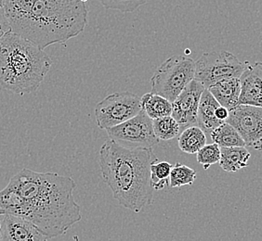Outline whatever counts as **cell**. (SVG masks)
I'll list each match as a JSON object with an SVG mask.
<instances>
[{
    "instance_id": "cell-1",
    "label": "cell",
    "mask_w": 262,
    "mask_h": 241,
    "mask_svg": "<svg viewBox=\"0 0 262 241\" xmlns=\"http://www.w3.org/2000/svg\"><path fill=\"white\" fill-rule=\"evenodd\" d=\"M69 176L24 168L0 191V211L31 222L48 238L64 235L82 219Z\"/></svg>"
},
{
    "instance_id": "cell-2",
    "label": "cell",
    "mask_w": 262,
    "mask_h": 241,
    "mask_svg": "<svg viewBox=\"0 0 262 241\" xmlns=\"http://www.w3.org/2000/svg\"><path fill=\"white\" fill-rule=\"evenodd\" d=\"M158 160L152 148H127L113 139L101 146V176L121 206L135 213L154 201L151 166Z\"/></svg>"
},
{
    "instance_id": "cell-3",
    "label": "cell",
    "mask_w": 262,
    "mask_h": 241,
    "mask_svg": "<svg viewBox=\"0 0 262 241\" xmlns=\"http://www.w3.org/2000/svg\"><path fill=\"white\" fill-rule=\"evenodd\" d=\"M88 0H35L20 36L43 50L64 44L88 26Z\"/></svg>"
},
{
    "instance_id": "cell-4",
    "label": "cell",
    "mask_w": 262,
    "mask_h": 241,
    "mask_svg": "<svg viewBox=\"0 0 262 241\" xmlns=\"http://www.w3.org/2000/svg\"><path fill=\"white\" fill-rule=\"evenodd\" d=\"M52 65L50 56L14 33L0 41V86L17 95L39 88Z\"/></svg>"
},
{
    "instance_id": "cell-5",
    "label": "cell",
    "mask_w": 262,
    "mask_h": 241,
    "mask_svg": "<svg viewBox=\"0 0 262 241\" xmlns=\"http://www.w3.org/2000/svg\"><path fill=\"white\" fill-rule=\"evenodd\" d=\"M195 61L185 56H172L158 67L151 79V93L173 102L194 79Z\"/></svg>"
},
{
    "instance_id": "cell-6",
    "label": "cell",
    "mask_w": 262,
    "mask_h": 241,
    "mask_svg": "<svg viewBox=\"0 0 262 241\" xmlns=\"http://www.w3.org/2000/svg\"><path fill=\"white\" fill-rule=\"evenodd\" d=\"M247 64L228 51L205 53L195 62L194 79L206 89L228 78H240Z\"/></svg>"
},
{
    "instance_id": "cell-7",
    "label": "cell",
    "mask_w": 262,
    "mask_h": 241,
    "mask_svg": "<svg viewBox=\"0 0 262 241\" xmlns=\"http://www.w3.org/2000/svg\"><path fill=\"white\" fill-rule=\"evenodd\" d=\"M141 110V98L131 92H118L107 95L95 107L98 127L107 130L138 115Z\"/></svg>"
},
{
    "instance_id": "cell-8",
    "label": "cell",
    "mask_w": 262,
    "mask_h": 241,
    "mask_svg": "<svg viewBox=\"0 0 262 241\" xmlns=\"http://www.w3.org/2000/svg\"><path fill=\"white\" fill-rule=\"evenodd\" d=\"M110 139L126 143L131 148H152L159 143L152 127V120L141 110L138 115L119 126L106 130Z\"/></svg>"
},
{
    "instance_id": "cell-9",
    "label": "cell",
    "mask_w": 262,
    "mask_h": 241,
    "mask_svg": "<svg viewBox=\"0 0 262 241\" xmlns=\"http://www.w3.org/2000/svg\"><path fill=\"white\" fill-rule=\"evenodd\" d=\"M226 123L238 131L246 147L262 151V108L238 105L230 111Z\"/></svg>"
},
{
    "instance_id": "cell-10",
    "label": "cell",
    "mask_w": 262,
    "mask_h": 241,
    "mask_svg": "<svg viewBox=\"0 0 262 241\" xmlns=\"http://www.w3.org/2000/svg\"><path fill=\"white\" fill-rule=\"evenodd\" d=\"M205 89L201 83L193 79L172 102L171 116L182 127L196 124L198 107Z\"/></svg>"
},
{
    "instance_id": "cell-11",
    "label": "cell",
    "mask_w": 262,
    "mask_h": 241,
    "mask_svg": "<svg viewBox=\"0 0 262 241\" xmlns=\"http://www.w3.org/2000/svg\"><path fill=\"white\" fill-rule=\"evenodd\" d=\"M2 241H48V237L34 226L18 216L1 215Z\"/></svg>"
},
{
    "instance_id": "cell-12",
    "label": "cell",
    "mask_w": 262,
    "mask_h": 241,
    "mask_svg": "<svg viewBox=\"0 0 262 241\" xmlns=\"http://www.w3.org/2000/svg\"><path fill=\"white\" fill-rule=\"evenodd\" d=\"M239 105L262 108V62L247 64L242 76Z\"/></svg>"
},
{
    "instance_id": "cell-13",
    "label": "cell",
    "mask_w": 262,
    "mask_h": 241,
    "mask_svg": "<svg viewBox=\"0 0 262 241\" xmlns=\"http://www.w3.org/2000/svg\"><path fill=\"white\" fill-rule=\"evenodd\" d=\"M208 91L216 99L220 105L226 108L229 111L239 105L241 94L240 78H228L210 86Z\"/></svg>"
},
{
    "instance_id": "cell-14",
    "label": "cell",
    "mask_w": 262,
    "mask_h": 241,
    "mask_svg": "<svg viewBox=\"0 0 262 241\" xmlns=\"http://www.w3.org/2000/svg\"><path fill=\"white\" fill-rule=\"evenodd\" d=\"M35 2V0H5L3 9L12 33L20 35Z\"/></svg>"
},
{
    "instance_id": "cell-15",
    "label": "cell",
    "mask_w": 262,
    "mask_h": 241,
    "mask_svg": "<svg viewBox=\"0 0 262 241\" xmlns=\"http://www.w3.org/2000/svg\"><path fill=\"white\" fill-rule=\"evenodd\" d=\"M220 106L208 89H205L198 107L196 123L204 132L211 133L212 131L223 124V122L217 120L216 117V110Z\"/></svg>"
},
{
    "instance_id": "cell-16",
    "label": "cell",
    "mask_w": 262,
    "mask_h": 241,
    "mask_svg": "<svg viewBox=\"0 0 262 241\" xmlns=\"http://www.w3.org/2000/svg\"><path fill=\"white\" fill-rule=\"evenodd\" d=\"M220 166L228 173H235L247 167L251 157L247 147L221 148Z\"/></svg>"
},
{
    "instance_id": "cell-17",
    "label": "cell",
    "mask_w": 262,
    "mask_h": 241,
    "mask_svg": "<svg viewBox=\"0 0 262 241\" xmlns=\"http://www.w3.org/2000/svg\"><path fill=\"white\" fill-rule=\"evenodd\" d=\"M141 109L151 118L156 120L158 118L171 116L172 103L161 95L146 93L141 98Z\"/></svg>"
},
{
    "instance_id": "cell-18",
    "label": "cell",
    "mask_w": 262,
    "mask_h": 241,
    "mask_svg": "<svg viewBox=\"0 0 262 241\" xmlns=\"http://www.w3.org/2000/svg\"><path fill=\"white\" fill-rule=\"evenodd\" d=\"M178 144L183 152L195 154L207 145L206 133L199 126H189L178 136Z\"/></svg>"
},
{
    "instance_id": "cell-19",
    "label": "cell",
    "mask_w": 262,
    "mask_h": 241,
    "mask_svg": "<svg viewBox=\"0 0 262 241\" xmlns=\"http://www.w3.org/2000/svg\"><path fill=\"white\" fill-rule=\"evenodd\" d=\"M210 136L213 142L221 148L246 147V143L238 131L226 122L212 131Z\"/></svg>"
},
{
    "instance_id": "cell-20",
    "label": "cell",
    "mask_w": 262,
    "mask_h": 241,
    "mask_svg": "<svg viewBox=\"0 0 262 241\" xmlns=\"http://www.w3.org/2000/svg\"><path fill=\"white\" fill-rule=\"evenodd\" d=\"M154 132L159 140H171L180 136L182 126L172 116L152 120Z\"/></svg>"
},
{
    "instance_id": "cell-21",
    "label": "cell",
    "mask_w": 262,
    "mask_h": 241,
    "mask_svg": "<svg viewBox=\"0 0 262 241\" xmlns=\"http://www.w3.org/2000/svg\"><path fill=\"white\" fill-rule=\"evenodd\" d=\"M196 179V172L189 166L176 163L172 167L169 176V187H181L183 186H192Z\"/></svg>"
},
{
    "instance_id": "cell-22",
    "label": "cell",
    "mask_w": 262,
    "mask_h": 241,
    "mask_svg": "<svg viewBox=\"0 0 262 241\" xmlns=\"http://www.w3.org/2000/svg\"><path fill=\"white\" fill-rule=\"evenodd\" d=\"M171 163L167 161H157L151 166V176L152 187L155 191L163 190L169 186L168 178L172 170Z\"/></svg>"
},
{
    "instance_id": "cell-23",
    "label": "cell",
    "mask_w": 262,
    "mask_h": 241,
    "mask_svg": "<svg viewBox=\"0 0 262 241\" xmlns=\"http://www.w3.org/2000/svg\"><path fill=\"white\" fill-rule=\"evenodd\" d=\"M196 154L197 161L203 165L205 170H207L210 166L220 162L222 155L221 147L215 143L207 144L203 147Z\"/></svg>"
},
{
    "instance_id": "cell-24",
    "label": "cell",
    "mask_w": 262,
    "mask_h": 241,
    "mask_svg": "<svg viewBox=\"0 0 262 241\" xmlns=\"http://www.w3.org/2000/svg\"><path fill=\"white\" fill-rule=\"evenodd\" d=\"M106 10H118L121 12H133L148 0H99Z\"/></svg>"
},
{
    "instance_id": "cell-25",
    "label": "cell",
    "mask_w": 262,
    "mask_h": 241,
    "mask_svg": "<svg viewBox=\"0 0 262 241\" xmlns=\"http://www.w3.org/2000/svg\"><path fill=\"white\" fill-rule=\"evenodd\" d=\"M9 33H11L10 22L6 17L5 10L3 8H0V41Z\"/></svg>"
},
{
    "instance_id": "cell-26",
    "label": "cell",
    "mask_w": 262,
    "mask_h": 241,
    "mask_svg": "<svg viewBox=\"0 0 262 241\" xmlns=\"http://www.w3.org/2000/svg\"><path fill=\"white\" fill-rule=\"evenodd\" d=\"M229 113H230L229 110L222 106H220L216 110V117H217V120H222L223 123L227 120Z\"/></svg>"
},
{
    "instance_id": "cell-27",
    "label": "cell",
    "mask_w": 262,
    "mask_h": 241,
    "mask_svg": "<svg viewBox=\"0 0 262 241\" xmlns=\"http://www.w3.org/2000/svg\"><path fill=\"white\" fill-rule=\"evenodd\" d=\"M4 2H5V0H0V8L4 7Z\"/></svg>"
},
{
    "instance_id": "cell-28",
    "label": "cell",
    "mask_w": 262,
    "mask_h": 241,
    "mask_svg": "<svg viewBox=\"0 0 262 241\" xmlns=\"http://www.w3.org/2000/svg\"><path fill=\"white\" fill-rule=\"evenodd\" d=\"M0 241H2V236H1V215H0Z\"/></svg>"
},
{
    "instance_id": "cell-29",
    "label": "cell",
    "mask_w": 262,
    "mask_h": 241,
    "mask_svg": "<svg viewBox=\"0 0 262 241\" xmlns=\"http://www.w3.org/2000/svg\"><path fill=\"white\" fill-rule=\"evenodd\" d=\"M2 214H3V213H2V211H0V215H2Z\"/></svg>"
}]
</instances>
